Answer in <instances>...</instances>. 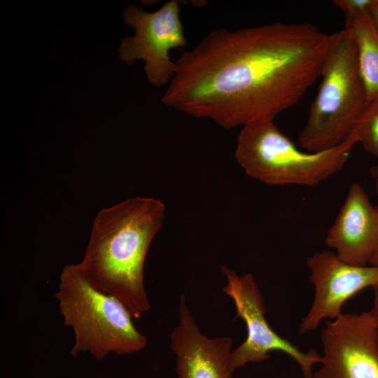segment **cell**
Segmentation results:
<instances>
[{
    "mask_svg": "<svg viewBox=\"0 0 378 378\" xmlns=\"http://www.w3.org/2000/svg\"><path fill=\"white\" fill-rule=\"evenodd\" d=\"M221 270L227 280L223 290L232 298L236 307V318H241L247 329L246 339L232 352L231 371L233 372L248 363L265 360L270 358L271 351H280L298 364L304 378H313V368L321 363L322 356L314 349L307 353L302 351L271 328L265 318L263 297L251 274L239 276L223 265Z\"/></svg>",
    "mask_w": 378,
    "mask_h": 378,
    "instance_id": "6",
    "label": "cell"
},
{
    "mask_svg": "<svg viewBox=\"0 0 378 378\" xmlns=\"http://www.w3.org/2000/svg\"><path fill=\"white\" fill-rule=\"evenodd\" d=\"M375 191L378 195V177L375 178Z\"/></svg>",
    "mask_w": 378,
    "mask_h": 378,
    "instance_id": "19",
    "label": "cell"
},
{
    "mask_svg": "<svg viewBox=\"0 0 378 378\" xmlns=\"http://www.w3.org/2000/svg\"><path fill=\"white\" fill-rule=\"evenodd\" d=\"M326 244L341 260L356 266H367L378 251V211L359 183L351 185Z\"/></svg>",
    "mask_w": 378,
    "mask_h": 378,
    "instance_id": "11",
    "label": "cell"
},
{
    "mask_svg": "<svg viewBox=\"0 0 378 378\" xmlns=\"http://www.w3.org/2000/svg\"><path fill=\"white\" fill-rule=\"evenodd\" d=\"M179 322L170 335L176 354L178 378H233L230 368L233 341L230 337L211 339L203 335L186 304L180 297Z\"/></svg>",
    "mask_w": 378,
    "mask_h": 378,
    "instance_id": "10",
    "label": "cell"
},
{
    "mask_svg": "<svg viewBox=\"0 0 378 378\" xmlns=\"http://www.w3.org/2000/svg\"><path fill=\"white\" fill-rule=\"evenodd\" d=\"M124 22L135 31L133 36L122 40L118 49L121 60L133 64L145 62L144 71L148 82L160 88L170 83L176 71L169 52L188 46L180 18V3L171 0L157 11L147 13L130 4L122 13Z\"/></svg>",
    "mask_w": 378,
    "mask_h": 378,
    "instance_id": "7",
    "label": "cell"
},
{
    "mask_svg": "<svg viewBox=\"0 0 378 378\" xmlns=\"http://www.w3.org/2000/svg\"><path fill=\"white\" fill-rule=\"evenodd\" d=\"M372 0H335L333 4L342 10L345 18V25L350 24L358 15L369 10Z\"/></svg>",
    "mask_w": 378,
    "mask_h": 378,
    "instance_id": "14",
    "label": "cell"
},
{
    "mask_svg": "<svg viewBox=\"0 0 378 378\" xmlns=\"http://www.w3.org/2000/svg\"><path fill=\"white\" fill-rule=\"evenodd\" d=\"M338 37L308 22L214 30L175 62L162 102L226 129L274 120L321 76Z\"/></svg>",
    "mask_w": 378,
    "mask_h": 378,
    "instance_id": "1",
    "label": "cell"
},
{
    "mask_svg": "<svg viewBox=\"0 0 378 378\" xmlns=\"http://www.w3.org/2000/svg\"><path fill=\"white\" fill-rule=\"evenodd\" d=\"M369 13L378 31V4L376 0L372 1V3L369 7Z\"/></svg>",
    "mask_w": 378,
    "mask_h": 378,
    "instance_id": "16",
    "label": "cell"
},
{
    "mask_svg": "<svg viewBox=\"0 0 378 378\" xmlns=\"http://www.w3.org/2000/svg\"><path fill=\"white\" fill-rule=\"evenodd\" d=\"M374 293L373 306L370 313L378 328V283L372 287Z\"/></svg>",
    "mask_w": 378,
    "mask_h": 378,
    "instance_id": "15",
    "label": "cell"
},
{
    "mask_svg": "<svg viewBox=\"0 0 378 378\" xmlns=\"http://www.w3.org/2000/svg\"><path fill=\"white\" fill-rule=\"evenodd\" d=\"M358 143L352 132L332 148L305 153L281 132L274 120H265L243 126L235 157L249 176L265 183L314 186L341 170Z\"/></svg>",
    "mask_w": 378,
    "mask_h": 378,
    "instance_id": "4",
    "label": "cell"
},
{
    "mask_svg": "<svg viewBox=\"0 0 378 378\" xmlns=\"http://www.w3.org/2000/svg\"><path fill=\"white\" fill-rule=\"evenodd\" d=\"M164 213L160 200L141 197L102 209L93 221L84 256L74 265L92 287L117 299L134 318L151 307L144 266Z\"/></svg>",
    "mask_w": 378,
    "mask_h": 378,
    "instance_id": "2",
    "label": "cell"
},
{
    "mask_svg": "<svg viewBox=\"0 0 378 378\" xmlns=\"http://www.w3.org/2000/svg\"><path fill=\"white\" fill-rule=\"evenodd\" d=\"M378 211V204L376 206ZM369 264L372 266H378V251L371 258Z\"/></svg>",
    "mask_w": 378,
    "mask_h": 378,
    "instance_id": "17",
    "label": "cell"
},
{
    "mask_svg": "<svg viewBox=\"0 0 378 378\" xmlns=\"http://www.w3.org/2000/svg\"><path fill=\"white\" fill-rule=\"evenodd\" d=\"M371 173L375 178L378 177V164L371 168Z\"/></svg>",
    "mask_w": 378,
    "mask_h": 378,
    "instance_id": "18",
    "label": "cell"
},
{
    "mask_svg": "<svg viewBox=\"0 0 378 378\" xmlns=\"http://www.w3.org/2000/svg\"><path fill=\"white\" fill-rule=\"evenodd\" d=\"M64 325L71 328L74 344L71 354L90 352L101 360L113 352L118 356L137 352L147 343L134 327L132 315L117 299L92 287L74 264L62 270L58 290Z\"/></svg>",
    "mask_w": 378,
    "mask_h": 378,
    "instance_id": "3",
    "label": "cell"
},
{
    "mask_svg": "<svg viewBox=\"0 0 378 378\" xmlns=\"http://www.w3.org/2000/svg\"><path fill=\"white\" fill-rule=\"evenodd\" d=\"M352 132L364 150L378 158V97L367 104Z\"/></svg>",
    "mask_w": 378,
    "mask_h": 378,
    "instance_id": "13",
    "label": "cell"
},
{
    "mask_svg": "<svg viewBox=\"0 0 378 378\" xmlns=\"http://www.w3.org/2000/svg\"><path fill=\"white\" fill-rule=\"evenodd\" d=\"M314 298L299 331L314 330L326 318L335 319L344 303L367 287L378 283V266H356L341 260L330 251L316 252L307 259Z\"/></svg>",
    "mask_w": 378,
    "mask_h": 378,
    "instance_id": "9",
    "label": "cell"
},
{
    "mask_svg": "<svg viewBox=\"0 0 378 378\" xmlns=\"http://www.w3.org/2000/svg\"><path fill=\"white\" fill-rule=\"evenodd\" d=\"M376 1H377V4H378V0H376Z\"/></svg>",
    "mask_w": 378,
    "mask_h": 378,
    "instance_id": "20",
    "label": "cell"
},
{
    "mask_svg": "<svg viewBox=\"0 0 378 378\" xmlns=\"http://www.w3.org/2000/svg\"><path fill=\"white\" fill-rule=\"evenodd\" d=\"M320 77L318 93L298 139L300 147L309 153L326 150L342 143L367 105L350 28L344 27L339 31Z\"/></svg>",
    "mask_w": 378,
    "mask_h": 378,
    "instance_id": "5",
    "label": "cell"
},
{
    "mask_svg": "<svg viewBox=\"0 0 378 378\" xmlns=\"http://www.w3.org/2000/svg\"><path fill=\"white\" fill-rule=\"evenodd\" d=\"M321 366L313 378H378V328L370 312L327 321Z\"/></svg>",
    "mask_w": 378,
    "mask_h": 378,
    "instance_id": "8",
    "label": "cell"
},
{
    "mask_svg": "<svg viewBox=\"0 0 378 378\" xmlns=\"http://www.w3.org/2000/svg\"><path fill=\"white\" fill-rule=\"evenodd\" d=\"M351 29L359 71L367 93V104L378 97V31L369 10L356 17Z\"/></svg>",
    "mask_w": 378,
    "mask_h": 378,
    "instance_id": "12",
    "label": "cell"
}]
</instances>
